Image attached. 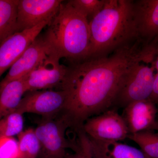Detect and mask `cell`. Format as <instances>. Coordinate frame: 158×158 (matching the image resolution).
<instances>
[{
    "label": "cell",
    "mask_w": 158,
    "mask_h": 158,
    "mask_svg": "<svg viewBox=\"0 0 158 158\" xmlns=\"http://www.w3.org/2000/svg\"><path fill=\"white\" fill-rule=\"evenodd\" d=\"M77 143L91 158H148L141 149L120 141H98L77 133Z\"/></svg>",
    "instance_id": "obj_10"
},
{
    "label": "cell",
    "mask_w": 158,
    "mask_h": 158,
    "mask_svg": "<svg viewBox=\"0 0 158 158\" xmlns=\"http://www.w3.org/2000/svg\"><path fill=\"white\" fill-rule=\"evenodd\" d=\"M52 19L40 23L32 28L15 33L0 45V77L11 68Z\"/></svg>",
    "instance_id": "obj_11"
},
{
    "label": "cell",
    "mask_w": 158,
    "mask_h": 158,
    "mask_svg": "<svg viewBox=\"0 0 158 158\" xmlns=\"http://www.w3.org/2000/svg\"><path fill=\"white\" fill-rule=\"evenodd\" d=\"M19 158H38L40 144L34 129L23 131L18 136Z\"/></svg>",
    "instance_id": "obj_18"
},
{
    "label": "cell",
    "mask_w": 158,
    "mask_h": 158,
    "mask_svg": "<svg viewBox=\"0 0 158 158\" xmlns=\"http://www.w3.org/2000/svg\"><path fill=\"white\" fill-rule=\"evenodd\" d=\"M146 42L135 38L106 56L85 59L68 67L60 90L66 94L60 115L78 131L88 118L113 107L125 77Z\"/></svg>",
    "instance_id": "obj_1"
},
{
    "label": "cell",
    "mask_w": 158,
    "mask_h": 158,
    "mask_svg": "<svg viewBox=\"0 0 158 158\" xmlns=\"http://www.w3.org/2000/svg\"><path fill=\"white\" fill-rule=\"evenodd\" d=\"M40 34L11 66L0 82V89L9 82L28 74L47 55V49Z\"/></svg>",
    "instance_id": "obj_13"
},
{
    "label": "cell",
    "mask_w": 158,
    "mask_h": 158,
    "mask_svg": "<svg viewBox=\"0 0 158 158\" xmlns=\"http://www.w3.org/2000/svg\"><path fill=\"white\" fill-rule=\"evenodd\" d=\"M68 128V123L60 114L43 118L34 129L40 144L38 158H65L66 149L73 144L66 138Z\"/></svg>",
    "instance_id": "obj_5"
},
{
    "label": "cell",
    "mask_w": 158,
    "mask_h": 158,
    "mask_svg": "<svg viewBox=\"0 0 158 158\" xmlns=\"http://www.w3.org/2000/svg\"><path fill=\"white\" fill-rule=\"evenodd\" d=\"M41 34L48 54L74 63L88 58L90 32L88 19L68 2L60 8Z\"/></svg>",
    "instance_id": "obj_3"
},
{
    "label": "cell",
    "mask_w": 158,
    "mask_h": 158,
    "mask_svg": "<svg viewBox=\"0 0 158 158\" xmlns=\"http://www.w3.org/2000/svg\"><path fill=\"white\" fill-rule=\"evenodd\" d=\"M23 114L15 111L0 119V136L14 137L23 131Z\"/></svg>",
    "instance_id": "obj_19"
},
{
    "label": "cell",
    "mask_w": 158,
    "mask_h": 158,
    "mask_svg": "<svg viewBox=\"0 0 158 158\" xmlns=\"http://www.w3.org/2000/svg\"><path fill=\"white\" fill-rule=\"evenodd\" d=\"M19 143L14 137L0 136V158H18Z\"/></svg>",
    "instance_id": "obj_21"
},
{
    "label": "cell",
    "mask_w": 158,
    "mask_h": 158,
    "mask_svg": "<svg viewBox=\"0 0 158 158\" xmlns=\"http://www.w3.org/2000/svg\"><path fill=\"white\" fill-rule=\"evenodd\" d=\"M66 94L64 90H40L27 92L15 111L23 115L31 113L43 118H52L62 113Z\"/></svg>",
    "instance_id": "obj_7"
},
{
    "label": "cell",
    "mask_w": 158,
    "mask_h": 158,
    "mask_svg": "<svg viewBox=\"0 0 158 158\" xmlns=\"http://www.w3.org/2000/svg\"><path fill=\"white\" fill-rule=\"evenodd\" d=\"M68 2L89 22L101 11L106 0H70Z\"/></svg>",
    "instance_id": "obj_20"
},
{
    "label": "cell",
    "mask_w": 158,
    "mask_h": 158,
    "mask_svg": "<svg viewBox=\"0 0 158 158\" xmlns=\"http://www.w3.org/2000/svg\"><path fill=\"white\" fill-rule=\"evenodd\" d=\"M153 40L154 42L156 48V74L155 79L152 95L150 99L154 103L158 110V37Z\"/></svg>",
    "instance_id": "obj_22"
},
{
    "label": "cell",
    "mask_w": 158,
    "mask_h": 158,
    "mask_svg": "<svg viewBox=\"0 0 158 158\" xmlns=\"http://www.w3.org/2000/svg\"><path fill=\"white\" fill-rule=\"evenodd\" d=\"M89 24L90 44L87 59L106 56L138 38L131 0H106L103 9Z\"/></svg>",
    "instance_id": "obj_2"
},
{
    "label": "cell",
    "mask_w": 158,
    "mask_h": 158,
    "mask_svg": "<svg viewBox=\"0 0 158 158\" xmlns=\"http://www.w3.org/2000/svg\"><path fill=\"white\" fill-rule=\"evenodd\" d=\"M133 13L138 38L149 42L158 37V0L133 1Z\"/></svg>",
    "instance_id": "obj_14"
},
{
    "label": "cell",
    "mask_w": 158,
    "mask_h": 158,
    "mask_svg": "<svg viewBox=\"0 0 158 158\" xmlns=\"http://www.w3.org/2000/svg\"><path fill=\"white\" fill-rule=\"evenodd\" d=\"M27 92L25 77L9 82L0 89V119L16 110Z\"/></svg>",
    "instance_id": "obj_15"
},
{
    "label": "cell",
    "mask_w": 158,
    "mask_h": 158,
    "mask_svg": "<svg viewBox=\"0 0 158 158\" xmlns=\"http://www.w3.org/2000/svg\"><path fill=\"white\" fill-rule=\"evenodd\" d=\"M18 0H0V45L18 32Z\"/></svg>",
    "instance_id": "obj_16"
},
{
    "label": "cell",
    "mask_w": 158,
    "mask_h": 158,
    "mask_svg": "<svg viewBox=\"0 0 158 158\" xmlns=\"http://www.w3.org/2000/svg\"><path fill=\"white\" fill-rule=\"evenodd\" d=\"M154 129L158 130V119H157L155 127Z\"/></svg>",
    "instance_id": "obj_25"
},
{
    "label": "cell",
    "mask_w": 158,
    "mask_h": 158,
    "mask_svg": "<svg viewBox=\"0 0 158 158\" xmlns=\"http://www.w3.org/2000/svg\"><path fill=\"white\" fill-rule=\"evenodd\" d=\"M81 130L89 138L98 141H122L129 135L124 118L116 109H109L88 118Z\"/></svg>",
    "instance_id": "obj_6"
},
{
    "label": "cell",
    "mask_w": 158,
    "mask_h": 158,
    "mask_svg": "<svg viewBox=\"0 0 158 158\" xmlns=\"http://www.w3.org/2000/svg\"><path fill=\"white\" fill-rule=\"evenodd\" d=\"M60 59L48 54L30 73L25 76L27 92L60 88L68 69L60 64Z\"/></svg>",
    "instance_id": "obj_8"
},
{
    "label": "cell",
    "mask_w": 158,
    "mask_h": 158,
    "mask_svg": "<svg viewBox=\"0 0 158 158\" xmlns=\"http://www.w3.org/2000/svg\"><path fill=\"white\" fill-rule=\"evenodd\" d=\"M80 148V149H79V150L81 151L82 152H83V153H84V154H85V155L86 156V157H87V158H91L90 157V156L88 154V153L86 152V151H85V150L84 149V148H82L81 147H80V148Z\"/></svg>",
    "instance_id": "obj_24"
},
{
    "label": "cell",
    "mask_w": 158,
    "mask_h": 158,
    "mask_svg": "<svg viewBox=\"0 0 158 158\" xmlns=\"http://www.w3.org/2000/svg\"><path fill=\"white\" fill-rule=\"evenodd\" d=\"M156 74V48L152 40L146 43L140 57L128 72L113 107L124 109L133 102L150 98Z\"/></svg>",
    "instance_id": "obj_4"
},
{
    "label": "cell",
    "mask_w": 158,
    "mask_h": 158,
    "mask_svg": "<svg viewBox=\"0 0 158 158\" xmlns=\"http://www.w3.org/2000/svg\"><path fill=\"white\" fill-rule=\"evenodd\" d=\"M148 158H158V130L152 129L129 135Z\"/></svg>",
    "instance_id": "obj_17"
},
{
    "label": "cell",
    "mask_w": 158,
    "mask_h": 158,
    "mask_svg": "<svg viewBox=\"0 0 158 158\" xmlns=\"http://www.w3.org/2000/svg\"><path fill=\"white\" fill-rule=\"evenodd\" d=\"M123 109L122 116L127 126L129 135L154 128L158 110L150 99L133 102Z\"/></svg>",
    "instance_id": "obj_12"
},
{
    "label": "cell",
    "mask_w": 158,
    "mask_h": 158,
    "mask_svg": "<svg viewBox=\"0 0 158 158\" xmlns=\"http://www.w3.org/2000/svg\"><path fill=\"white\" fill-rule=\"evenodd\" d=\"M62 2L61 0H18V32L32 28L40 23L52 19Z\"/></svg>",
    "instance_id": "obj_9"
},
{
    "label": "cell",
    "mask_w": 158,
    "mask_h": 158,
    "mask_svg": "<svg viewBox=\"0 0 158 158\" xmlns=\"http://www.w3.org/2000/svg\"><path fill=\"white\" fill-rule=\"evenodd\" d=\"M74 153L72 154H67L65 158H87L86 156L81 151L77 149L74 150Z\"/></svg>",
    "instance_id": "obj_23"
}]
</instances>
